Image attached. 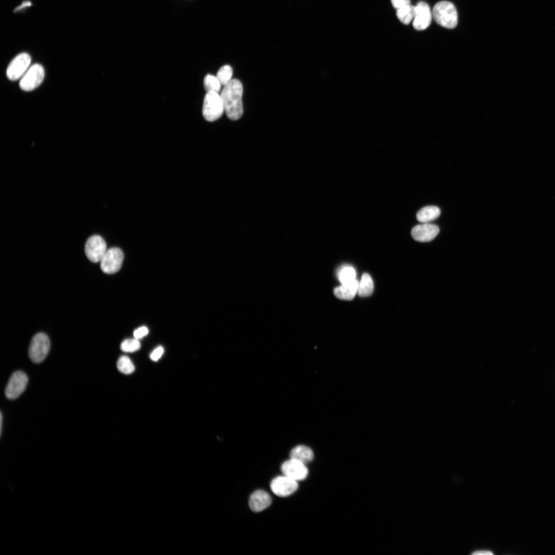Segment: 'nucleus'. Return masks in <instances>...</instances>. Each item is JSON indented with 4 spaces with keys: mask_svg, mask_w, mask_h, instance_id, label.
<instances>
[{
    "mask_svg": "<svg viewBox=\"0 0 555 555\" xmlns=\"http://www.w3.org/2000/svg\"><path fill=\"white\" fill-rule=\"evenodd\" d=\"M414 13L413 25L415 29L422 30L429 27L433 16L428 4L424 2L419 3L416 6L414 7Z\"/></svg>",
    "mask_w": 555,
    "mask_h": 555,
    "instance_id": "11",
    "label": "nucleus"
},
{
    "mask_svg": "<svg viewBox=\"0 0 555 555\" xmlns=\"http://www.w3.org/2000/svg\"><path fill=\"white\" fill-rule=\"evenodd\" d=\"M164 352V350L163 348L162 347H158L151 354V359L154 362H157L162 356Z\"/></svg>",
    "mask_w": 555,
    "mask_h": 555,
    "instance_id": "27",
    "label": "nucleus"
},
{
    "mask_svg": "<svg viewBox=\"0 0 555 555\" xmlns=\"http://www.w3.org/2000/svg\"><path fill=\"white\" fill-rule=\"evenodd\" d=\"M233 74V70L232 68L228 65H226L219 70L217 77L220 82L222 85H226L228 84L232 79V77Z\"/></svg>",
    "mask_w": 555,
    "mask_h": 555,
    "instance_id": "24",
    "label": "nucleus"
},
{
    "mask_svg": "<svg viewBox=\"0 0 555 555\" xmlns=\"http://www.w3.org/2000/svg\"><path fill=\"white\" fill-rule=\"evenodd\" d=\"M0 420H1V428H1V435H2V432H3V416L2 413H1V419H0Z\"/></svg>",
    "mask_w": 555,
    "mask_h": 555,
    "instance_id": "30",
    "label": "nucleus"
},
{
    "mask_svg": "<svg viewBox=\"0 0 555 555\" xmlns=\"http://www.w3.org/2000/svg\"><path fill=\"white\" fill-rule=\"evenodd\" d=\"M358 286L359 281L356 280L351 283L342 284L335 288L334 293L339 300L351 301L358 293Z\"/></svg>",
    "mask_w": 555,
    "mask_h": 555,
    "instance_id": "15",
    "label": "nucleus"
},
{
    "mask_svg": "<svg viewBox=\"0 0 555 555\" xmlns=\"http://www.w3.org/2000/svg\"><path fill=\"white\" fill-rule=\"evenodd\" d=\"M141 347V344L138 339H128L123 341L120 345V349L124 352L133 353L139 350Z\"/></svg>",
    "mask_w": 555,
    "mask_h": 555,
    "instance_id": "23",
    "label": "nucleus"
},
{
    "mask_svg": "<svg viewBox=\"0 0 555 555\" xmlns=\"http://www.w3.org/2000/svg\"><path fill=\"white\" fill-rule=\"evenodd\" d=\"M271 503V497L263 490L254 492L249 500V507L254 512H260L270 506Z\"/></svg>",
    "mask_w": 555,
    "mask_h": 555,
    "instance_id": "14",
    "label": "nucleus"
},
{
    "mask_svg": "<svg viewBox=\"0 0 555 555\" xmlns=\"http://www.w3.org/2000/svg\"><path fill=\"white\" fill-rule=\"evenodd\" d=\"M281 471L283 475L296 481L305 480L309 474L305 464L292 459L282 465Z\"/></svg>",
    "mask_w": 555,
    "mask_h": 555,
    "instance_id": "10",
    "label": "nucleus"
},
{
    "mask_svg": "<svg viewBox=\"0 0 555 555\" xmlns=\"http://www.w3.org/2000/svg\"><path fill=\"white\" fill-rule=\"evenodd\" d=\"M149 333L148 329L146 327H142L136 330L134 332V336L135 338L140 339L148 335Z\"/></svg>",
    "mask_w": 555,
    "mask_h": 555,
    "instance_id": "26",
    "label": "nucleus"
},
{
    "mask_svg": "<svg viewBox=\"0 0 555 555\" xmlns=\"http://www.w3.org/2000/svg\"><path fill=\"white\" fill-rule=\"evenodd\" d=\"M356 271L355 269L350 266H346L341 269L338 273V278L342 284L351 283L355 281L356 279Z\"/></svg>",
    "mask_w": 555,
    "mask_h": 555,
    "instance_id": "19",
    "label": "nucleus"
},
{
    "mask_svg": "<svg viewBox=\"0 0 555 555\" xmlns=\"http://www.w3.org/2000/svg\"><path fill=\"white\" fill-rule=\"evenodd\" d=\"M123 258V253L120 248L113 247L107 250L100 263L102 271L107 274L117 273L121 268Z\"/></svg>",
    "mask_w": 555,
    "mask_h": 555,
    "instance_id": "6",
    "label": "nucleus"
},
{
    "mask_svg": "<svg viewBox=\"0 0 555 555\" xmlns=\"http://www.w3.org/2000/svg\"><path fill=\"white\" fill-rule=\"evenodd\" d=\"M205 89L207 92L213 91L219 93L221 90V84L217 77L207 75L204 80Z\"/></svg>",
    "mask_w": 555,
    "mask_h": 555,
    "instance_id": "22",
    "label": "nucleus"
},
{
    "mask_svg": "<svg viewBox=\"0 0 555 555\" xmlns=\"http://www.w3.org/2000/svg\"><path fill=\"white\" fill-rule=\"evenodd\" d=\"M391 3L394 7L397 10L411 5L410 0H391Z\"/></svg>",
    "mask_w": 555,
    "mask_h": 555,
    "instance_id": "25",
    "label": "nucleus"
},
{
    "mask_svg": "<svg viewBox=\"0 0 555 555\" xmlns=\"http://www.w3.org/2000/svg\"><path fill=\"white\" fill-rule=\"evenodd\" d=\"M30 5H31V4H30V3H29V2H25V3H23V4L22 5V6H21L19 7V8H18L17 9V10H20L21 9H22V8H24V7L25 8V7H29V6H30Z\"/></svg>",
    "mask_w": 555,
    "mask_h": 555,
    "instance_id": "29",
    "label": "nucleus"
},
{
    "mask_svg": "<svg viewBox=\"0 0 555 555\" xmlns=\"http://www.w3.org/2000/svg\"><path fill=\"white\" fill-rule=\"evenodd\" d=\"M493 554V552L488 550H479L473 553L474 555H492Z\"/></svg>",
    "mask_w": 555,
    "mask_h": 555,
    "instance_id": "28",
    "label": "nucleus"
},
{
    "mask_svg": "<svg viewBox=\"0 0 555 555\" xmlns=\"http://www.w3.org/2000/svg\"><path fill=\"white\" fill-rule=\"evenodd\" d=\"M439 228L438 226L423 223L414 227L411 231L413 238L420 242H429L433 240L439 234Z\"/></svg>",
    "mask_w": 555,
    "mask_h": 555,
    "instance_id": "13",
    "label": "nucleus"
},
{
    "mask_svg": "<svg viewBox=\"0 0 555 555\" xmlns=\"http://www.w3.org/2000/svg\"><path fill=\"white\" fill-rule=\"evenodd\" d=\"M271 488L276 495L286 497L297 490L298 484L297 481L283 475L275 478L271 482Z\"/></svg>",
    "mask_w": 555,
    "mask_h": 555,
    "instance_id": "12",
    "label": "nucleus"
},
{
    "mask_svg": "<svg viewBox=\"0 0 555 555\" xmlns=\"http://www.w3.org/2000/svg\"><path fill=\"white\" fill-rule=\"evenodd\" d=\"M373 290L374 283L371 277L367 273L364 274L359 282L358 295L362 297H368L372 294Z\"/></svg>",
    "mask_w": 555,
    "mask_h": 555,
    "instance_id": "18",
    "label": "nucleus"
},
{
    "mask_svg": "<svg viewBox=\"0 0 555 555\" xmlns=\"http://www.w3.org/2000/svg\"><path fill=\"white\" fill-rule=\"evenodd\" d=\"M433 16L438 24L447 28H453L458 24V13L454 6L448 2L436 5Z\"/></svg>",
    "mask_w": 555,
    "mask_h": 555,
    "instance_id": "2",
    "label": "nucleus"
},
{
    "mask_svg": "<svg viewBox=\"0 0 555 555\" xmlns=\"http://www.w3.org/2000/svg\"><path fill=\"white\" fill-rule=\"evenodd\" d=\"M243 85L238 79H232L225 85L221 92L224 111L231 120H238L243 115Z\"/></svg>",
    "mask_w": 555,
    "mask_h": 555,
    "instance_id": "1",
    "label": "nucleus"
},
{
    "mask_svg": "<svg viewBox=\"0 0 555 555\" xmlns=\"http://www.w3.org/2000/svg\"><path fill=\"white\" fill-rule=\"evenodd\" d=\"M117 367L119 372L126 375L132 374L135 371V367L133 362L129 357L125 356H121L119 358Z\"/></svg>",
    "mask_w": 555,
    "mask_h": 555,
    "instance_id": "20",
    "label": "nucleus"
},
{
    "mask_svg": "<svg viewBox=\"0 0 555 555\" xmlns=\"http://www.w3.org/2000/svg\"><path fill=\"white\" fill-rule=\"evenodd\" d=\"M45 70L39 64L30 67L22 76L20 82V88L25 91H31L42 83L45 78Z\"/></svg>",
    "mask_w": 555,
    "mask_h": 555,
    "instance_id": "5",
    "label": "nucleus"
},
{
    "mask_svg": "<svg viewBox=\"0 0 555 555\" xmlns=\"http://www.w3.org/2000/svg\"><path fill=\"white\" fill-rule=\"evenodd\" d=\"M397 15L403 23L408 25L414 19V7L410 5L400 9L398 10Z\"/></svg>",
    "mask_w": 555,
    "mask_h": 555,
    "instance_id": "21",
    "label": "nucleus"
},
{
    "mask_svg": "<svg viewBox=\"0 0 555 555\" xmlns=\"http://www.w3.org/2000/svg\"><path fill=\"white\" fill-rule=\"evenodd\" d=\"M290 458L306 464L312 461L314 454L312 449L309 447L304 445H300L292 449L290 453Z\"/></svg>",
    "mask_w": 555,
    "mask_h": 555,
    "instance_id": "17",
    "label": "nucleus"
},
{
    "mask_svg": "<svg viewBox=\"0 0 555 555\" xmlns=\"http://www.w3.org/2000/svg\"><path fill=\"white\" fill-rule=\"evenodd\" d=\"M28 380L27 376L22 371L13 374L6 387V397L9 400L18 398L25 390Z\"/></svg>",
    "mask_w": 555,
    "mask_h": 555,
    "instance_id": "8",
    "label": "nucleus"
},
{
    "mask_svg": "<svg viewBox=\"0 0 555 555\" xmlns=\"http://www.w3.org/2000/svg\"><path fill=\"white\" fill-rule=\"evenodd\" d=\"M224 111L221 95L216 92H207L204 100L202 113L205 120L209 122L219 119Z\"/></svg>",
    "mask_w": 555,
    "mask_h": 555,
    "instance_id": "3",
    "label": "nucleus"
},
{
    "mask_svg": "<svg viewBox=\"0 0 555 555\" xmlns=\"http://www.w3.org/2000/svg\"><path fill=\"white\" fill-rule=\"evenodd\" d=\"M441 214L440 209L435 206H426L417 213V220L422 223H429L437 219Z\"/></svg>",
    "mask_w": 555,
    "mask_h": 555,
    "instance_id": "16",
    "label": "nucleus"
},
{
    "mask_svg": "<svg viewBox=\"0 0 555 555\" xmlns=\"http://www.w3.org/2000/svg\"><path fill=\"white\" fill-rule=\"evenodd\" d=\"M31 57L27 53H22L17 56L10 63L7 71L8 78L15 81L25 74L29 68Z\"/></svg>",
    "mask_w": 555,
    "mask_h": 555,
    "instance_id": "9",
    "label": "nucleus"
},
{
    "mask_svg": "<svg viewBox=\"0 0 555 555\" xmlns=\"http://www.w3.org/2000/svg\"><path fill=\"white\" fill-rule=\"evenodd\" d=\"M50 349V341L45 333L36 334L31 339L28 350V355L34 363L39 364L47 357Z\"/></svg>",
    "mask_w": 555,
    "mask_h": 555,
    "instance_id": "4",
    "label": "nucleus"
},
{
    "mask_svg": "<svg viewBox=\"0 0 555 555\" xmlns=\"http://www.w3.org/2000/svg\"><path fill=\"white\" fill-rule=\"evenodd\" d=\"M107 251L106 243L100 236L94 235L91 237L85 243V254L88 259L93 263H101Z\"/></svg>",
    "mask_w": 555,
    "mask_h": 555,
    "instance_id": "7",
    "label": "nucleus"
}]
</instances>
